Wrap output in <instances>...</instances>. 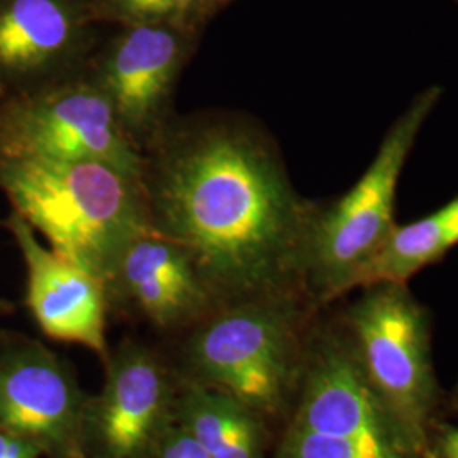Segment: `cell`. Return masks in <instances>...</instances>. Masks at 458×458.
I'll return each instance as SVG.
<instances>
[{
    "label": "cell",
    "instance_id": "cell-16",
    "mask_svg": "<svg viewBox=\"0 0 458 458\" xmlns=\"http://www.w3.org/2000/svg\"><path fill=\"white\" fill-rule=\"evenodd\" d=\"M211 0H106L113 16L128 26L164 24L183 28L204 13Z\"/></svg>",
    "mask_w": 458,
    "mask_h": 458
},
{
    "label": "cell",
    "instance_id": "cell-18",
    "mask_svg": "<svg viewBox=\"0 0 458 458\" xmlns=\"http://www.w3.org/2000/svg\"><path fill=\"white\" fill-rule=\"evenodd\" d=\"M39 448L36 443L11 435L0 433V458H36Z\"/></svg>",
    "mask_w": 458,
    "mask_h": 458
},
{
    "label": "cell",
    "instance_id": "cell-20",
    "mask_svg": "<svg viewBox=\"0 0 458 458\" xmlns=\"http://www.w3.org/2000/svg\"><path fill=\"white\" fill-rule=\"evenodd\" d=\"M457 403H458V389H457Z\"/></svg>",
    "mask_w": 458,
    "mask_h": 458
},
{
    "label": "cell",
    "instance_id": "cell-15",
    "mask_svg": "<svg viewBox=\"0 0 458 458\" xmlns=\"http://www.w3.org/2000/svg\"><path fill=\"white\" fill-rule=\"evenodd\" d=\"M183 428L211 458H262L260 414L226 393L194 389Z\"/></svg>",
    "mask_w": 458,
    "mask_h": 458
},
{
    "label": "cell",
    "instance_id": "cell-19",
    "mask_svg": "<svg viewBox=\"0 0 458 458\" xmlns=\"http://www.w3.org/2000/svg\"><path fill=\"white\" fill-rule=\"evenodd\" d=\"M435 450L440 458H458V426H442L437 433Z\"/></svg>",
    "mask_w": 458,
    "mask_h": 458
},
{
    "label": "cell",
    "instance_id": "cell-9",
    "mask_svg": "<svg viewBox=\"0 0 458 458\" xmlns=\"http://www.w3.org/2000/svg\"><path fill=\"white\" fill-rule=\"evenodd\" d=\"M75 0H5L0 5V83L22 96L89 66Z\"/></svg>",
    "mask_w": 458,
    "mask_h": 458
},
{
    "label": "cell",
    "instance_id": "cell-7",
    "mask_svg": "<svg viewBox=\"0 0 458 458\" xmlns=\"http://www.w3.org/2000/svg\"><path fill=\"white\" fill-rule=\"evenodd\" d=\"M0 158L100 162L143 179L145 155L132 145L89 68L0 111Z\"/></svg>",
    "mask_w": 458,
    "mask_h": 458
},
{
    "label": "cell",
    "instance_id": "cell-12",
    "mask_svg": "<svg viewBox=\"0 0 458 458\" xmlns=\"http://www.w3.org/2000/svg\"><path fill=\"white\" fill-rule=\"evenodd\" d=\"M79 414L72 377L43 348H21L0 363V429L5 433L72 450Z\"/></svg>",
    "mask_w": 458,
    "mask_h": 458
},
{
    "label": "cell",
    "instance_id": "cell-1",
    "mask_svg": "<svg viewBox=\"0 0 458 458\" xmlns=\"http://www.w3.org/2000/svg\"><path fill=\"white\" fill-rule=\"evenodd\" d=\"M149 225L183 248L214 308L302 294L318 202L295 191L268 132L250 117H174L145 151ZM308 297V295H306Z\"/></svg>",
    "mask_w": 458,
    "mask_h": 458
},
{
    "label": "cell",
    "instance_id": "cell-13",
    "mask_svg": "<svg viewBox=\"0 0 458 458\" xmlns=\"http://www.w3.org/2000/svg\"><path fill=\"white\" fill-rule=\"evenodd\" d=\"M164 377L140 348L115 361L98 412V431L111 458L136 457L147 446L164 408Z\"/></svg>",
    "mask_w": 458,
    "mask_h": 458
},
{
    "label": "cell",
    "instance_id": "cell-11",
    "mask_svg": "<svg viewBox=\"0 0 458 458\" xmlns=\"http://www.w3.org/2000/svg\"><path fill=\"white\" fill-rule=\"evenodd\" d=\"M106 291L132 302L158 327L187 323L214 306L183 248L153 228L123 250Z\"/></svg>",
    "mask_w": 458,
    "mask_h": 458
},
{
    "label": "cell",
    "instance_id": "cell-4",
    "mask_svg": "<svg viewBox=\"0 0 458 458\" xmlns=\"http://www.w3.org/2000/svg\"><path fill=\"white\" fill-rule=\"evenodd\" d=\"M277 458H431L367 380L344 323L314 331Z\"/></svg>",
    "mask_w": 458,
    "mask_h": 458
},
{
    "label": "cell",
    "instance_id": "cell-14",
    "mask_svg": "<svg viewBox=\"0 0 458 458\" xmlns=\"http://www.w3.org/2000/svg\"><path fill=\"white\" fill-rule=\"evenodd\" d=\"M457 245L458 196L416 221L397 225L361 274L357 289L378 282L408 284L412 276L440 262Z\"/></svg>",
    "mask_w": 458,
    "mask_h": 458
},
{
    "label": "cell",
    "instance_id": "cell-5",
    "mask_svg": "<svg viewBox=\"0 0 458 458\" xmlns=\"http://www.w3.org/2000/svg\"><path fill=\"white\" fill-rule=\"evenodd\" d=\"M360 291L342 316L357 360L382 403L431 457L438 384L429 311L408 284L378 282Z\"/></svg>",
    "mask_w": 458,
    "mask_h": 458
},
{
    "label": "cell",
    "instance_id": "cell-10",
    "mask_svg": "<svg viewBox=\"0 0 458 458\" xmlns=\"http://www.w3.org/2000/svg\"><path fill=\"white\" fill-rule=\"evenodd\" d=\"M28 272V308L49 338L106 353L107 291L96 276L41 243L19 214L7 221Z\"/></svg>",
    "mask_w": 458,
    "mask_h": 458
},
{
    "label": "cell",
    "instance_id": "cell-2",
    "mask_svg": "<svg viewBox=\"0 0 458 458\" xmlns=\"http://www.w3.org/2000/svg\"><path fill=\"white\" fill-rule=\"evenodd\" d=\"M0 187L53 251L104 285L123 250L151 228L143 179L111 165L0 158Z\"/></svg>",
    "mask_w": 458,
    "mask_h": 458
},
{
    "label": "cell",
    "instance_id": "cell-8",
    "mask_svg": "<svg viewBox=\"0 0 458 458\" xmlns=\"http://www.w3.org/2000/svg\"><path fill=\"white\" fill-rule=\"evenodd\" d=\"M189 47L183 28L138 24L89 62L121 128L143 155L174 119L172 98Z\"/></svg>",
    "mask_w": 458,
    "mask_h": 458
},
{
    "label": "cell",
    "instance_id": "cell-6",
    "mask_svg": "<svg viewBox=\"0 0 458 458\" xmlns=\"http://www.w3.org/2000/svg\"><path fill=\"white\" fill-rule=\"evenodd\" d=\"M316 310L302 294L219 306L192 340V357L223 393L257 414L277 412L291 389L301 333Z\"/></svg>",
    "mask_w": 458,
    "mask_h": 458
},
{
    "label": "cell",
    "instance_id": "cell-3",
    "mask_svg": "<svg viewBox=\"0 0 458 458\" xmlns=\"http://www.w3.org/2000/svg\"><path fill=\"white\" fill-rule=\"evenodd\" d=\"M443 96L429 85L386 132L372 164L344 196L318 206L304 257V293L316 308L357 289L395 223L401 175L426 121Z\"/></svg>",
    "mask_w": 458,
    "mask_h": 458
},
{
    "label": "cell",
    "instance_id": "cell-17",
    "mask_svg": "<svg viewBox=\"0 0 458 458\" xmlns=\"http://www.w3.org/2000/svg\"><path fill=\"white\" fill-rule=\"evenodd\" d=\"M158 458H211V455L185 428H182L166 437Z\"/></svg>",
    "mask_w": 458,
    "mask_h": 458
}]
</instances>
